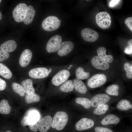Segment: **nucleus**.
<instances>
[{
  "instance_id": "nucleus-1",
  "label": "nucleus",
  "mask_w": 132,
  "mask_h": 132,
  "mask_svg": "<svg viewBox=\"0 0 132 132\" xmlns=\"http://www.w3.org/2000/svg\"><path fill=\"white\" fill-rule=\"evenodd\" d=\"M128 115L111 112L98 119L97 125L107 127L119 124Z\"/></svg>"
},
{
  "instance_id": "nucleus-2",
  "label": "nucleus",
  "mask_w": 132,
  "mask_h": 132,
  "mask_svg": "<svg viewBox=\"0 0 132 132\" xmlns=\"http://www.w3.org/2000/svg\"><path fill=\"white\" fill-rule=\"evenodd\" d=\"M121 99L111 96L106 93H100L96 94L90 99L92 109L100 105L106 104L111 105Z\"/></svg>"
},
{
  "instance_id": "nucleus-3",
  "label": "nucleus",
  "mask_w": 132,
  "mask_h": 132,
  "mask_svg": "<svg viewBox=\"0 0 132 132\" xmlns=\"http://www.w3.org/2000/svg\"><path fill=\"white\" fill-rule=\"evenodd\" d=\"M98 119L93 116L83 117L76 123L75 127L77 131H82L91 129L97 125Z\"/></svg>"
},
{
  "instance_id": "nucleus-4",
  "label": "nucleus",
  "mask_w": 132,
  "mask_h": 132,
  "mask_svg": "<svg viewBox=\"0 0 132 132\" xmlns=\"http://www.w3.org/2000/svg\"><path fill=\"white\" fill-rule=\"evenodd\" d=\"M68 117L66 113L62 111L57 112L52 120L51 127L58 131L62 130L67 124Z\"/></svg>"
},
{
  "instance_id": "nucleus-5",
  "label": "nucleus",
  "mask_w": 132,
  "mask_h": 132,
  "mask_svg": "<svg viewBox=\"0 0 132 132\" xmlns=\"http://www.w3.org/2000/svg\"><path fill=\"white\" fill-rule=\"evenodd\" d=\"M115 110L114 107L111 104H106L100 105L93 108L90 111L89 115L95 117L98 119Z\"/></svg>"
},
{
  "instance_id": "nucleus-6",
  "label": "nucleus",
  "mask_w": 132,
  "mask_h": 132,
  "mask_svg": "<svg viewBox=\"0 0 132 132\" xmlns=\"http://www.w3.org/2000/svg\"><path fill=\"white\" fill-rule=\"evenodd\" d=\"M61 20L56 17L51 16L47 17L42 24L43 28L45 31L51 32L55 30L59 27Z\"/></svg>"
},
{
  "instance_id": "nucleus-7",
  "label": "nucleus",
  "mask_w": 132,
  "mask_h": 132,
  "mask_svg": "<svg viewBox=\"0 0 132 132\" xmlns=\"http://www.w3.org/2000/svg\"><path fill=\"white\" fill-rule=\"evenodd\" d=\"M117 102L114 107L115 110L127 114L132 113V101L131 98H121Z\"/></svg>"
},
{
  "instance_id": "nucleus-8",
  "label": "nucleus",
  "mask_w": 132,
  "mask_h": 132,
  "mask_svg": "<svg viewBox=\"0 0 132 132\" xmlns=\"http://www.w3.org/2000/svg\"><path fill=\"white\" fill-rule=\"evenodd\" d=\"M96 21L97 25L102 29L108 28L111 23V17L106 12H101L98 13L96 17Z\"/></svg>"
},
{
  "instance_id": "nucleus-9",
  "label": "nucleus",
  "mask_w": 132,
  "mask_h": 132,
  "mask_svg": "<svg viewBox=\"0 0 132 132\" xmlns=\"http://www.w3.org/2000/svg\"><path fill=\"white\" fill-rule=\"evenodd\" d=\"M107 80V77L104 74H95L88 80L87 84L90 88L94 89L104 85Z\"/></svg>"
},
{
  "instance_id": "nucleus-10",
  "label": "nucleus",
  "mask_w": 132,
  "mask_h": 132,
  "mask_svg": "<svg viewBox=\"0 0 132 132\" xmlns=\"http://www.w3.org/2000/svg\"><path fill=\"white\" fill-rule=\"evenodd\" d=\"M27 7L25 4L21 3L18 4L14 8L12 14L16 22H20L23 21L26 13Z\"/></svg>"
},
{
  "instance_id": "nucleus-11",
  "label": "nucleus",
  "mask_w": 132,
  "mask_h": 132,
  "mask_svg": "<svg viewBox=\"0 0 132 132\" xmlns=\"http://www.w3.org/2000/svg\"><path fill=\"white\" fill-rule=\"evenodd\" d=\"M62 41V38L59 35H56L51 37L46 44V49L47 52L51 53L56 51L59 48Z\"/></svg>"
},
{
  "instance_id": "nucleus-12",
  "label": "nucleus",
  "mask_w": 132,
  "mask_h": 132,
  "mask_svg": "<svg viewBox=\"0 0 132 132\" xmlns=\"http://www.w3.org/2000/svg\"><path fill=\"white\" fill-rule=\"evenodd\" d=\"M70 76L68 70L63 69L57 73L52 78L51 82L54 85L57 86L65 82Z\"/></svg>"
},
{
  "instance_id": "nucleus-13",
  "label": "nucleus",
  "mask_w": 132,
  "mask_h": 132,
  "mask_svg": "<svg viewBox=\"0 0 132 132\" xmlns=\"http://www.w3.org/2000/svg\"><path fill=\"white\" fill-rule=\"evenodd\" d=\"M51 70L44 67L35 68L31 69L29 72V75L32 78H42L47 77Z\"/></svg>"
},
{
  "instance_id": "nucleus-14",
  "label": "nucleus",
  "mask_w": 132,
  "mask_h": 132,
  "mask_svg": "<svg viewBox=\"0 0 132 132\" xmlns=\"http://www.w3.org/2000/svg\"><path fill=\"white\" fill-rule=\"evenodd\" d=\"M105 91L106 93L111 96L121 99L123 90L119 85L113 84L108 86L106 88Z\"/></svg>"
},
{
  "instance_id": "nucleus-15",
  "label": "nucleus",
  "mask_w": 132,
  "mask_h": 132,
  "mask_svg": "<svg viewBox=\"0 0 132 132\" xmlns=\"http://www.w3.org/2000/svg\"><path fill=\"white\" fill-rule=\"evenodd\" d=\"M81 35L84 40L90 42L95 41L99 37V34L96 32L88 28H85L82 30Z\"/></svg>"
},
{
  "instance_id": "nucleus-16",
  "label": "nucleus",
  "mask_w": 132,
  "mask_h": 132,
  "mask_svg": "<svg viewBox=\"0 0 132 132\" xmlns=\"http://www.w3.org/2000/svg\"><path fill=\"white\" fill-rule=\"evenodd\" d=\"M91 62L93 66L98 69L105 70L108 69L110 67L108 62L98 56H95L92 57Z\"/></svg>"
},
{
  "instance_id": "nucleus-17",
  "label": "nucleus",
  "mask_w": 132,
  "mask_h": 132,
  "mask_svg": "<svg viewBox=\"0 0 132 132\" xmlns=\"http://www.w3.org/2000/svg\"><path fill=\"white\" fill-rule=\"evenodd\" d=\"M74 47V44L71 41L63 42L61 43L57 50V54L61 56H66L72 51Z\"/></svg>"
},
{
  "instance_id": "nucleus-18",
  "label": "nucleus",
  "mask_w": 132,
  "mask_h": 132,
  "mask_svg": "<svg viewBox=\"0 0 132 132\" xmlns=\"http://www.w3.org/2000/svg\"><path fill=\"white\" fill-rule=\"evenodd\" d=\"M52 119L50 116L47 115L41 119L39 121L38 128L40 132H47L51 126Z\"/></svg>"
},
{
  "instance_id": "nucleus-19",
  "label": "nucleus",
  "mask_w": 132,
  "mask_h": 132,
  "mask_svg": "<svg viewBox=\"0 0 132 132\" xmlns=\"http://www.w3.org/2000/svg\"><path fill=\"white\" fill-rule=\"evenodd\" d=\"M32 56L31 51L29 49L24 50L22 53L19 60V63L22 67L27 66L30 63Z\"/></svg>"
},
{
  "instance_id": "nucleus-20",
  "label": "nucleus",
  "mask_w": 132,
  "mask_h": 132,
  "mask_svg": "<svg viewBox=\"0 0 132 132\" xmlns=\"http://www.w3.org/2000/svg\"><path fill=\"white\" fill-rule=\"evenodd\" d=\"M76 102L85 109L91 111L92 109L90 99L84 97L77 98L75 99Z\"/></svg>"
},
{
  "instance_id": "nucleus-21",
  "label": "nucleus",
  "mask_w": 132,
  "mask_h": 132,
  "mask_svg": "<svg viewBox=\"0 0 132 132\" xmlns=\"http://www.w3.org/2000/svg\"><path fill=\"white\" fill-rule=\"evenodd\" d=\"M73 84L75 90L78 93L84 94L88 92V89L83 82L81 80L77 78L73 81Z\"/></svg>"
},
{
  "instance_id": "nucleus-22",
  "label": "nucleus",
  "mask_w": 132,
  "mask_h": 132,
  "mask_svg": "<svg viewBox=\"0 0 132 132\" xmlns=\"http://www.w3.org/2000/svg\"><path fill=\"white\" fill-rule=\"evenodd\" d=\"M17 44L15 41L13 40H8L0 45V50L7 52L13 51L16 48Z\"/></svg>"
},
{
  "instance_id": "nucleus-23",
  "label": "nucleus",
  "mask_w": 132,
  "mask_h": 132,
  "mask_svg": "<svg viewBox=\"0 0 132 132\" xmlns=\"http://www.w3.org/2000/svg\"><path fill=\"white\" fill-rule=\"evenodd\" d=\"M35 11L31 5L29 6L27 8L25 18L23 21L24 23L27 25L29 24L32 22L34 18Z\"/></svg>"
},
{
  "instance_id": "nucleus-24",
  "label": "nucleus",
  "mask_w": 132,
  "mask_h": 132,
  "mask_svg": "<svg viewBox=\"0 0 132 132\" xmlns=\"http://www.w3.org/2000/svg\"><path fill=\"white\" fill-rule=\"evenodd\" d=\"M21 84L26 94H32L35 93V90L33 86L32 80L28 79L23 80L21 82Z\"/></svg>"
},
{
  "instance_id": "nucleus-25",
  "label": "nucleus",
  "mask_w": 132,
  "mask_h": 132,
  "mask_svg": "<svg viewBox=\"0 0 132 132\" xmlns=\"http://www.w3.org/2000/svg\"><path fill=\"white\" fill-rule=\"evenodd\" d=\"M106 52V49L104 47H99L97 50V52L98 56L108 62L110 63H112L113 60V56L111 55H107Z\"/></svg>"
},
{
  "instance_id": "nucleus-26",
  "label": "nucleus",
  "mask_w": 132,
  "mask_h": 132,
  "mask_svg": "<svg viewBox=\"0 0 132 132\" xmlns=\"http://www.w3.org/2000/svg\"><path fill=\"white\" fill-rule=\"evenodd\" d=\"M26 116L29 125L37 122L40 118L39 114L38 112L35 110H30Z\"/></svg>"
},
{
  "instance_id": "nucleus-27",
  "label": "nucleus",
  "mask_w": 132,
  "mask_h": 132,
  "mask_svg": "<svg viewBox=\"0 0 132 132\" xmlns=\"http://www.w3.org/2000/svg\"><path fill=\"white\" fill-rule=\"evenodd\" d=\"M73 83L71 80H68L65 82L60 87L59 90L64 92H68L74 89Z\"/></svg>"
},
{
  "instance_id": "nucleus-28",
  "label": "nucleus",
  "mask_w": 132,
  "mask_h": 132,
  "mask_svg": "<svg viewBox=\"0 0 132 132\" xmlns=\"http://www.w3.org/2000/svg\"><path fill=\"white\" fill-rule=\"evenodd\" d=\"M0 75L5 78L9 79L11 77L12 73L7 66L0 63Z\"/></svg>"
},
{
  "instance_id": "nucleus-29",
  "label": "nucleus",
  "mask_w": 132,
  "mask_h": 132,
  "mask_svg": "<svg viewBox=\"0 0 132 132\" xmlns=\"http://www.w3.org/2000/svg\"><path fill=\"white\" fill-rule=\"evenodd\" d=\"M11 110V107L8 101L5 99L1 100L0 102V113L7 114L10 113Z\"/></svg>"
},
{
  "instance_id": "nucleus-30",
  "label": "nucleus",
  "mask_w": 132,
  "mask_h": 132,
  "mask_svg": "<svg viewBox=\"0 0 132 132\" xmlns=\"http://www.w3.org/2000/svg\"><path fill=\"white\" fill-rule=\"evenodd\" d=\"M76 75L77 78L80 80H85L88 79L90 75L89 72H86L81 67L77 68L76 70Z\"/></svg>"
},
{
  "instance_id": "nucleus-31",
  "label": "nucleus",
  "mask_w": 132,
  "mask_h": 132,
  "mask_svg": "<svg viewBox=\"0 0 132 132\" xmlns=\"http://www.w3.org/2000/svg\"><path fill=\"white\" fill-rule=\"evenodd\" d=\"M40 99V96L35 93L32 94H26L25 97L26 103L29 104L38 102Z\"/></svg>"
},
{
  "instance_id": "nucleus-32",
  "label": "nucleus",
  "mask_w": 132,
  "mask_h": 132,
  "mask_svg": "<svg viewBox=\"0 0 132 132\" xmlns=\"http://www.w3.org/2000/svg\"><path fill=\"white\" fill-rule=\"evenodd\" d=\"M12 87L14 91L20 96L23 97L24 96L25 92L22 85L17 83L14 82L12 84Z\"/></svg>"
},
{
  "instance_id": "nucleus-33",
  "label": "nucleus",
  "mask_w": 132,
  "mask_h": 132,
  "mask_svg": "<svg viewBox=\"0 0 132 132\" xmlns=\"http://www.w3.org/2000/svg\"><path fill=\"white\" fill-rule=\"evenodd\" d=\"M92 128L93 132H114L112 129L107 127L97 125Z\"/></svg>"
},
{
  "instance_id": "nucleus-34",
  "label": "nucleus",
  "mask_w": 132,
  "mask_h": 132,
  "mask_svg": "<svg viewBox=\"0 0 132 132\" xmlns=\"http://www.w3.org/2000/svg\"><path fill=\"white\" fill-rule=\"evenodd\" d=\"M124 68L126 71L127 77L129 79L132 78V66L128 62L125 63Z\"/></svg>"
},
{
  "instance_id": "nucleus-35",
  "label": "nucleus",
  "mask_w": 132,
  "mask_h": 132,
  "mask_svg": "<svg viewBox=\"0 0 132 132\" xmlns=\"http://www.w3.org/2000/svg\"><path fill=\"white\" fill-rule=\"evenodd\" d=\"M9 54L7 52L0 50V62L2 61L9 58Z\"/></svg>"
},
{
  "instance_id": "nucleus-36",
  "label": "nucleus",
  "mask_w": 132,
  "mask_h": 132,
  "mask_svg": "<svg viewBox=\"0 0 132 132\" xmlns=\"http://www.w3.org/2000/svg\"><path fill=\"white\" fill-rule=\"evenodd\" d=\"M125 23L126 26L132 32V17L127 18L125 21Z\"/></svg>"
},
{
  "instance_id": "nucleus-37",
  "label": "nucleus",
  "mask_w": 132,
  "mask_h": 132,
  "mask_svg": "<svg viewBox=\"0 0 132 132\" xmlns=\"http://www.w3.org/2000/svg\"><path fill=\"white\" fill-rule=\"evenodd\" d=\"M31 131L34 132H36L38 129V124L37 122L29 125H28Z\"/></svg>"
},
{
  "instance_id": "nucleus-38",
  "label": "nucleus",
  "mask_w": 132,
  "mask_h": 132,
  "mask_svg": "<svg viewBox=\"0 0 132 132\" xmlns=\"http://www.w3.org/2000/svg\"><path fill=\"white\" fill-rule=\"evenodd\" d=\"M6 85L5 81L0 78V90H4L6 87Z\"/></svg>"
},
{
  "instance_id": "nucleus-39",
  "label": "nucleus",
  "mask_w": 132,
  "mask_h": 132,
  "mask_svg": "<svg viewBox=\"0 0 132 132\" xmlns=\"http://www.w3.org/2000/svg\"><path fill=\"white\" fill-rule=\"evenodd\" d=\"M21 124L23 126L29 125L27 122V117L26 116H25L22 117L21 121Z\"/></svg>"
},
{
  "instance_id": "nucleus-40",
  "label": "nucleus",
  "mask_w": 132,
  "mask_h": 132,
  "mask_svg": "<svg viewBox=\"0 0 132 132\" xmlns=\"http://www.w3.org/2000/svg\"><path fill=\"white\" fill-rule=\"evenodd\" d=\"M124 52L126 54L132 55V46H127L125 49Z\"/></svg>"
},
{
  "instance_id": "nucleus-41",
  "label": "nucleus",
  "mask_w": 132,
  "mask_h": 132,
  "mask_svg": "<svg viewBox=\"0 0 132 132\" xmlns=\"http://www.w3.org/2000/svg\"><path fill=\"white\" fill-rule=\"evenodd\" d=\"M119 0H112L109 3V6L110 7H113L117 4L120 1Z\"/></svg>"
},
{
  "instance_id": "nucleus-42",
  "label": "nucleus",
  "mask_w": 132,
  "mask_h": 132,
  "mask_svg": "<svg viewBox=\"0 0 132 132\" xmlns=\"http://www.w3.org/2000/svg\"><path fill=\"white\" fill-rule=\"evenodd\" d=\"M127 44L129 46H132V39H131L128 41Z\"/></svg>"
},
{
  "instance_id": "nucleus-43",
  "label": "nucleus",
  "mask_w": 132,
  "mask_h": 132,
  "mask_svg": "<svg viewBox=\"0 0 132 132\" xmlns=\"http://www.w3.org/2000/svg\"><path fill=\"white\" fill-rule=\"evenodd\" d=\"M2 18V14L0 11V20H1Z\"/></svg>"
},
{
  "instance_id": "nucleus-44",
  "label": "nucleus",
  "mask_w": 132,
  "mask_h": 132,
  "mask_svg": "<svg viewBox=\"0 0 132 132\" xmlns=\"http://www.w3.org/2000/svg\"><path fill=\"white\" fill-rule=\"evenodd\" d=\"M5 132H11V131H6Z\"/></svg>"
},
{
  "instance_id": "nucleus-45",
  "label": "nucleus",
  "mask_w": 132,
  "mask_h": 132,
  "mask_svg": "<svg viewBox=\"0 0 132 132\" xmlns=\"http://www.w3.org/2000/svg\"><path fill=\"white\" fill-rule=\"evenodd\" d=\"M1 0H0V3L1 2Z\"/></svg>"
}]
</instances>
